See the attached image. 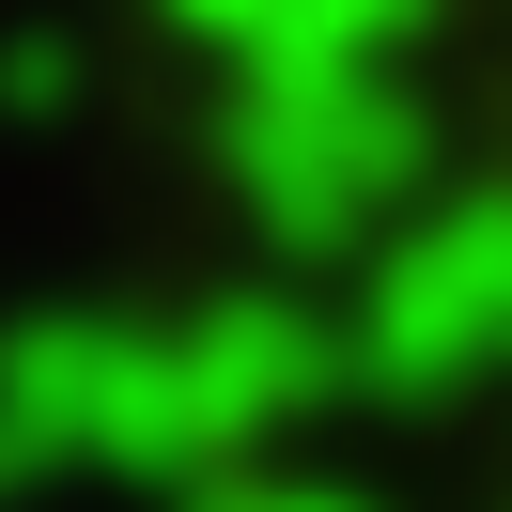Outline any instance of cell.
Listing matches in <instances>:
<instances>
[{"label": "cell", "mask_w": 512, "mask_h": 512, "mask_svg": "<svg viewBox=\"0 0 512 512\" xmlns=\"http://www.w3.org/2000/svg\"><path fill=\"white\" fill-rule=\"evenodd\" d=\"M280 233L512 512V0H280Z\"/></svg>", "instance_id": "obj_1"}]
</instances>
